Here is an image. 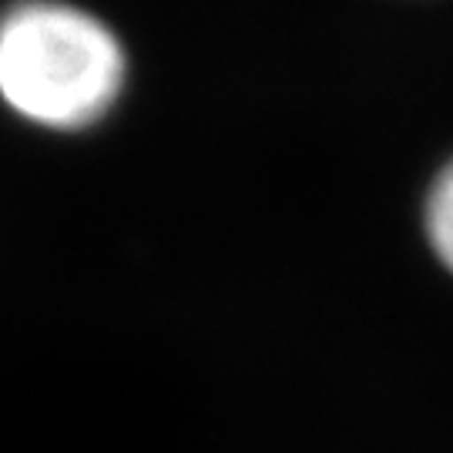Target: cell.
<instances>
[{
    "instance_id": "1",
    "label": "cell",
    "mask_w": 453,
    "mask_h": 453,
    "mask_svg": "<svg viewBox=\"0 0 453 453\" xmlns=\"http://www.w3.org/2000/svg\"><path fill=\"white\" fill-rule=\"evenodd\" d=\"M125 78V48L95 14L61 0H20L0 14V101L37 128L97 125Z\"/></svg>"
},
{
    "instance_id": "2",
    "label": "cell",
    "mask_w": 453,
    "mask_h": 453,
    "mask_svg": "<svg viewBox=\"0 0 453 453\" xmlns=\"http://www.w3.org/2000/svg\"><path fill=\"white\" fill-rule=\"evenodd\" d=\"M423 226H426V239L434 245L437 259L453 273V158L440 168L426 192Z\"/></svg>"
}]
</instances>
